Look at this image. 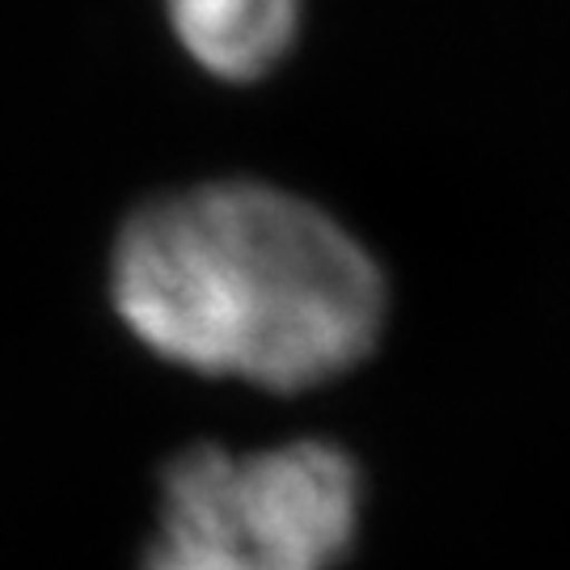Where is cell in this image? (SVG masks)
<instances>
[{"instance_id": "obj_1", "label": "cell", "mask_w": 570, "mask_h": 570, "mask_svg": "<svg viewBox=\"0 0 570 570\" xmlns=\"http://www.w3.org/2000/svg\"><path fill=\"white\" fill-rule=\"evenodd\" d=\"M119 322L169 364L296 393L367 360L385 275L330 212L266 183H199L115 237Z\"/></svg>"}, {"instance_id": "obj_2", "label": "cell", "mask_w": 570, "mask_h": 570, "mask_svg": "<svg viewBox=\"0 0 570 570\" xmlns=\"http://www.w3.org/2000/svg\"><path fill=\"white\" fill-rule=\"evenodd\" d=\"M364 511L360 465L338 444L178 452L140 570H334Z\"/></svg>"}, {"instance_id": "obj_3", "label": "cell", "mask_w": 570, "mask_h": 570, "mask_svg": "<svg viewBox=\"0 0 570 570\" xmlns=\"http://www.w3.org/2000/svg\"><path fill=\"white\" fill-rule=\"evenodd\" d=\"M305 0H169L174 35L216 81H263L301 30Z\"/></svg>"}]
</instances>
